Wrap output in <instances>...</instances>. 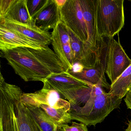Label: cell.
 <instances>
[{
    "mask_svg": "<svg viewBox=\"0 0 131 131\" xmlns=\"http://www.w3.org/2000/svg\"><path fill=\"white\" fill-rule=\"evenodd\" d=\"M25 105L43 131H55L58 126L48 119L39 108L27 104Z\"/></svg>",
    "mask_w": 131,
    "mask_h": 131,
    "instance_id": "ac0fdd59",
    "label": "cell"
},
{
    "mask_svg": "<svg viewBox=\"0 0 131 131\" xmlns=\"http://www.w3.org/2000/svg\"><path fill=\"white\" fill-rule=\"evenodd\" d=\"M49 0H27V6L32 20L47 6Z\"/></svg>",
    "mask_w": 131,
    "mask_h": 131,
    "instance_id": "d6986e66",
    "label": "cell"
},
{
    "mask_svg": "<svg viewBox=\"0 0 131 131\" xmlns=\"http://www.w3.org/2000/svg\"><path fill=\"white\" fill-rule=\"evenodd\" d=\"M125 131H131V119L128 121V127L125 129Z\"/></svg>",
    "mask_w": 131,
    "mask_h": 131,
    "instance_id": "cb8c5ba5",
    "label": "cell"
},
{
    "mask_svg": "<svg viewBox=\"0 0 131 131\" xmlns=\"http://www.w3.org/2000/svg\"><path fill=\"white\" fill-rule=\"evenodd\" d=\"M67 29L70 38L73 65L77 63L82 65L84 68L93 67L96 62L100 49L98 51H95L79 40L70 30Z\"/></svg>",
    "mask_w": 131,
    "mask_h": 131,
    "instance_id": "7c38bea8",
    "label": "cell"
},
{
    "mask_svg": "<svg viewBox=\"0 0 131 131\" xmlns=\"http://www.w3.org/2000/svg\"><path fill=\"white\" fill-rule=\"evenodd\" d=\"M124 0H97L96 22L100 39L113 38L125 25Z\"/></svg>",
    "mask_w": 131,
    "mask_h": 131,
    "instance_id": "5b68a950",
    "label": "cell"
},
{
    "mask_svg": "<svg viewBox=\"0 0 131 131\" xmlns=\"http://www.w3.org/2000/svg\"><path fill=\"white\" fill-rule=\"evenodd\" d=\"M108 44L105 41L100 49L95 64L91 68H84L79 73L69 71L77 79L91 86H99L110 89V85L107 82L105 76L106 66Z\"/></svg>",
    "mask_w": 131,
    "mask_h": 131,
    "instance_id": "52a82bcc",
    "label": "cell"
},
{
    "mask_svg": "<svg viewBox=\"0 0 131 131\" xmlns=\"http://www.w3.org/2000/svg\"><path fill=\"white\" fill-rule=\"evenodd\" d=\"M60 93L70 103L69 113L72 120L86 126L102 122L112 111L119 108L122 101L99 86H83Z\"/></svg>",
    "mask_w": 131,
    "mask_h": 131,
    "instance_id": "6da1fadb",
    "label": "cell"
},
{
    "mask_svg": "<svg viewBox=\"0 0 131 131\" xmlns=\"http://www.w3.org/2000/svg\"><path fill=\"white\" fill-rule=\"evenodd\" d=\"M67 1V0H55L57 5L59 9L65 5Z\"/></svg>",
    "mask_w": 131,
    "mask_h": 131,
    "instance_id": "603a6c76",
    "label": "cell"
},
{
    "mask_svg": "<svg viewBox=\"0 0 131 131\" xmlns=\"http://www.w3.org/2000/svg\"><path fill=\"white\" fill-rule=\"evenodd\" d=\"M63 131H89L87 126L84 123L73 122L71 125L65 126L62 128Z\"/></svg>",
    "mask_w": 131,
    "mask_h": 131,
    "instance_id": "ffe728a7",
    "label": "cell"
},
{
    "mask_svg": "<svg viewBox=\"0 0 131 131\" xmlns=\"http://www.w3.org/2000/svg\"><path fill=\"white\" fill-rule=\"evenodd\" d=\"M33 23L42 30H53L60 21L59 9L55 0H49L46 8L32 19Z\"/></svg>",
    "mask_w": 131,
    "mask_h": 131,
    "instance_id": "9a60e30c",
    "label": "cell"
},
{
    "mask_svg": "<svg viewBox=\"0 0 131 131\" xmlns=\"http://www.w3.org/2000/svg\"><path fill=\"white\" fill-rule=\"evenodd\" d=\"M97 0H79L83 17L89 34V45L93 50L98 51L104 40L98 35L96 22Z\"/></svg>",
    "mask_w": 131,
    "mask_h": 131,
    "instance_id": "30bf717a",
    "label": "cell"
},
{
    "mask_svg": "<svg viewBox=\"0 0 131 131\" xmlns=\"http://www.w3.org/2000/svg\"><path fill=\"white\" fill-rule=\"evenodd\" d=\"M124 101L127 108L131 110V87L126 93Z\"/></svg>",
    "mask_w": 131,
    "mask_h": 131,
    "instance_id": "7402d4cb",
    "label": "cell"
},
{
    "mask_svg": "<svg viewBox=\"0 0 131 131\" xmlns=\"http://www.w3.org/2000/svg\"><path fill=\"white\" fill-rule=\"evenodd\" d=\"M18 86L7 83L0 74V131H43L25 104Z\"/></svg>",
    "mask_w": 131,
    "mask_h": 131,
    "instance_id": "3957f363",
    "label": "cell"
},
{
    "mask_svg": "<svg viewBox=\"0 0 131 131\" xmlns=\"http://www.w3.org/2000/svg\"><path fill=\"white\" fill-rule=\"evenodd\" d=\"M59 11L60 22L79 40L89 46L88 30L79 0H67Z\"/></svg>",
    "mask_w": 131,
    "mask_h": 131,
    "instance_id": "8992f818",
    "label": "cell"
},
{
    "mask_svg": "<svg viewBox=\"0 0 131 131\" xmlns=\"http://www.w3.org/2000/svg\"><path fill=\"white\" fill-rule=\"evenodd\" d=\"M14 0L0 1V20L3 19L9 10Z\"/></svg>",
    "mask_w": 131,
    "mask_h": 131,
    "instance_id": "44dd1931",
    "label": "cell"
},
{
    "mask_svg": "<svg viewBox=\"0 0 131 131\" xmlns=\"http://www.w3.org/2000/svg\"><path fill=\"white\" fill-rule=\"evenodd\" d=\"M131 87V64L113 83H111L108 93L122 99Z\"/></svg>",
    "mask_w": 131,
    "mask_h": 131,
    "instance_id": "e0dca14e",
    "label": "cell"
},
{
    "mask_svg": "<svg viewBox=\"0 0 131 131\" xmlns=\"http://www.w3.org/2000/svg\"><path fill=\"white\" fill-rule=\"evenodd\" d=\"M51 36L53 51L62 63L65 71L72 70L73 66V56L67 28L60 21L53 30Z\"/></svg>",
    "mask_w": 131,
    "mask_h": 131,
    "instance_id": "9c48e42d",
    "label": "cell"
},
{
    "mask_svg": "<svg viewBox=\"0 0 131 131\" xmlns=\"http://www.w3.org/2000/svg\"><path fill=\"white\" fill-rule=\"evenodd\" d=\"M21 101L24 104L37 106L48 119L57 126L62 128L67 125L72 119L69 113L70 103L63 99L58 92L43 86L34 93H23Z\"/></svg>",
    "mask_w": 131,
    "mask_h": 131,
    "instance_id": "277c9868",
    "label": "cell"
},
{
    "mask_svg": "<svg viewBox=\"0 0 131 131\" xmlns=\"http://www.w3.org/2000/svg\"><path fill=\"white\" fill-rule=\"evenodd\" d=\"M55 131H63V130L62 129V128L57 127Z\"/></svg>",
    "mask_w": 131,
    "mask_h": 131,
    "instance_id": "d4e9b609",
    "label": "cell"
},
{
    "mask_svg": "<svg viewBox=\"0 0 131 131\" xmlns=\"http://www.w3.org/2000/svg\"><path fill=\"white\" fill-rule=\"evenodd\" d=\"M14 72L25 82L41 81L65 72L60 60L48 46L39 49L20 47L3 52Z\"/></svg>",
    "mask_w": 131,
    "mask_h": 131,
    "instance_id": "7a4b0ae2",
    "label": "cell"
},
{
    "mask_svg": "<svg viewBox=\"0 0 131 131\" xmlns=\"http://www.w3.org/2000/svg\"><path fill=\"white\" fill-rule=\"evenodd\" d=\"M106 72L112 83L131 64V59L125 52L119 39H109Z\"/></svg>",
    "mask_w": 131,
    "mask_h": 131,
    "instance_id": "ba28073f",
    "label": "cell"
},
{
    "mask_svg": "<svg viewBox=\"0 0 131 131\" xmlns=\"http://www.w3.org/2000/svg\"><path fill=\"white\" fill-rule=\"evenodd\" d=\"M0 21L33 24L27 6V0H14L3 18Z\"/></svg>",
    "mask_w": 131,
    "mask_h": 131,
    "instance_id": "2e32d148",
    "label": "cell"
},
{
    "mask_svg": "<svg viewBox=\"0 0 131 131\" xmlns=\"http://www.w3.org/2000/svg\"><path fill=\"white\" fill-rule=\"evenodd\" d=\"M0 25L10 30L19 34L27 38L36 41L44 47L51 43V34L49 32L43 31L34 25L0 21Z\"/></svg>",
    "mask_w": 131,
    "mask_h": 131,
    "instance_id": "4fadbf2b",
    "label": "cell"
},
{
    "mask_svg": "<svg viewBox=\"0 0 131 131\" xmlns=\"http://www.w3.org/2000/svg\"><path fill=\"white\" fill-rule=\"evenodd\" d=\"M42 82L43 86L52 89L59 93L89 86L66 71L52 74Z\"/></svg>",
    "mask_w": 131,
    "mask_h": 131,
    "instance_id": "5bb4252c",
    "label": "cell"
},
{
    "mask_svg": "<svg viewBox=\"0 0 131 131\" xmlns=\"http://www.w3.org/2000/svg\"><path fill=\"white\" fill-rule=\"evenodd\" d=\"M45 47L36 41L0 25V50L3 52L20 47L39 49Z\"/></svg>",
    "mask_w": 131,
    "mask_h": 131,
    "instance_id": "8fae6325",
    "label": "cell"
}]
</instances>
